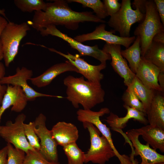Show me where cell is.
I'll use <instances>...</instances> for the list:
<instances>
[{
    "mask_svg": "<svg viewBox=\"0 0 164 164\" xmlns=\"http://www.w3.org/2000/svg\"><path fill=\"white\" fill-rule=\"evenodd\" d=\"M149 125L164 130V97L156 91L146 113Z\"/></svg>",
    "mask_w": 164,
    "mask_h": 164,
    "instance_id": "obj_21",
    "label": "cell"
},
{
    "mask_svg": "<svg viewBox=\"0 0 164 164\" xmlns=\"http://www.w3.org/2000/svg\"><path fill=\"white\" fill-rule=\"evenodd\" d=\"M46 3L45 10L34 12L31 21L27 23L39 31L50 25H61L73 30H77L80 22H91L104 23L91 12H79L72 10L67 0H55Z\"/></svg>",
    "mask_w": 164,
    "mask_h": 164,
    "instance_id": "obj_1",
    "label": "cell"
},
{
    "mask_svg": "<svg viewBox=\"0 0 164 164\" xmlns=\"http://www.w3.org/2000/svg\"><path fill=\"white\" fill-rule=\"evenodd\" d=\"M152 41L164 44V31H162L156 34L153 37Z\"/></svg>",
    "mask_w": 164,
    "mask_h": 164,
    "instance_id": "obj_39",
    "label": "cell"
},
{
    "mask_svg": "<svg viewBox=\"0 0 164 164\" xmlns=\"http://www.w3.org/2000/svg\"><path fill=\"white\" fill-rule=\"evenodd\" d=\"M0 106H1V103H0Z\"/></svg>",
    "mask_w": 164,
    "mask_h": 164,
    "instance_id": "obj_44",
    "label": "cell"
},
{
    "mask_svg": "<svg viewBox=\"0 0 164 164\" xmlns=\"http://www.w3.org/2000/svg\"><path fill=\"white\" fill-rule=\"evenodd\" d=\"M106 25L101 23L96 27L92 32L86 34L77 36L74 39L82 43L87 41L101 39L106 43L122 45L126 48L130 46L135 39L134 36L128 37H123L113 34L115 31L114 30L107 31L105 29Z\"/></svg>",
    "mask_w": 164,
    "mask_h": 164,
    "instance_id": "obj_13",
    "label": "cell"
},
{
    "mask_svg": "<svg viewBox=\"0 0 164 164\" xmlns=\"http://www.w3.org/2000/svg\"><path fill=\"white\" fill-rule=\"evenodd\" d=\"M32 75L33 71L32 70L24 67L21 68L18 67L16 69L15 74L12 75L4 77L1 80V83L2 85L19 86L22 88L28 101H33L39 97L63 98L61 96L41 93L35 90L27 83V81L32 78Z\"/></svg>",
    "mask_w": 164,
    "mask_h": 164,
    "instance_id": "obj_12",
    "label": "cell"
},
{
    "mask_svg": "<svg viewBox=\"0 0 164 164\" xmlns=\"http://www.w3.org/2000/svg\"><path fill=\"white\" fill-rule=\"evenodd\" d=\"M67 71L79 73L77 69L69 61L55 64L40 75L32 77L29 80L33 85L39 88L49 85L57 76Z\"/></svg>",
    "mask_w": 164,
    "mask_h": 164,
    "instance_id": "obj_19",
    "label": "cell"
},
{
    "mask_svg": "<svg viewBox=\"0 0 164 164\" xmlns=\"http://www.w3.org/2000/svg\"><path fill=\"white\" fill-rule=\"evenodd\" d=\"M39 46L66 58L77 69L79 73L82 75L89 81L99 84L103 79L104 75L101 71L106 67V63H101L97 65H92L81 58L78 54L73 55L68 52L67 54H65L53 48H49L43 45Z\"/></svg>",
    "mask_w": 164,
    "mask_h": 164,
    "instance_id": "obj_11",
    "label": "cell"
},
{
    "mask_svg": "<svg viewBox=\"0 0 164 164\" xmlns=\"http://www.w3.org/2000/svg\"><path fill=\"white\" fill-rule=\"evenodd\" d=\"M102 50L110 55L111 65L113 69L123 78L124 84L129 86L135 74L132 71L125 59L122 56L121 45L106 43Z\"/></svg>",
    "mask_w": 164,
    "mask_h": 164,
    "instance_id": "obj_15",
    "label": "cell"
},
{
    "mask_svg": "<svg viewBox=\"0 0 164 164\" xmlns=\"http://www.w3.org/2000/svg\"><path fill=\"white\" fill-rule=\"evenodd\" d=\"M63 84L67 87L66 98L75 108L80 104L84 109H91L104 101L105 92L101 83L85 80L83 76L69 75L64 78Z\"/></svg>",
    "mask_w": 164,
    "mask_h": 164,
    "instance_id": "obj_2",
    "label": "cell"
},
{
    "mask_svg": "<svg viewBox=\"0 0 164 164\" xmlns=\"http://www.w3.org/2000/svg\"><path fill=\"white\" fill-rule=\"evenodd\" d=\"M8 151L7 145L0 150V164H7Z\"/></svg>",
    "mask_w": 164,
    "mask_h": 164,
    "instance_id": "obj_38",
    "label": "cell"
},
{
    "mask_svg": "<svg viewBox=\"0 0 164 164\" xmlns=\"http://www.w3.org/2000/svg\"><path fill=\"white\" fill-rule=\"evenodd\" d=\"M26 115L23 113L19 114L14 122L7 121L5 125L0 127V136L7 143L15 148L23 151L25 153L29 150H34L28 142L25 134L24 124Z\"/></svg>",
    "mask_w": 164,
    "mask_h": 164,
    "instance_id": "obj_8",
    "label": "cell"
},
{
    "mask_svg": "<svg viewBox=\"0 0 164 164\" xmlns=\"http://www.w3.org/2000/svg\"><path fill=\"white\" fill-rule=\"evenodd\" d=\"M110 112L109 109L107 108H101L97 111L91 109H79L77 112V120L81 122H88L93 124L108 140L116 156L120 161V164H124L127 161V156L122 155L118 152L113 144L110 129L100 119V117Z\"/></svg>",
    "mask_w": 164,
    "mask_h": 164,
    "instance_id": "obj_10",
    "label": "cell"
},
{
    "mask_svg": "<svg viewBox=\"0 0 164 164\" xmlns=\"http://www.w3.org/2000/svg\"><path fill=\"white\" fill-rule=\"evenodd\" d=\"M132 148V153L130 159L131 162V164H139V162L137 159H134V148L132 146H131Z\"/></svg>",
    "mask_w": 164,
    "mask_h": 164,
    "instance_id": "obj_41",
    "label": "cell"
},
{
    "mask_svg": "<svg viewBox=\"0 0 164 164\" xmlns=\"http://www.w3.org/2000/svg\"><path fill=\"white\" fill-rule=\"evenodd\" d=\"M145 16L136 28L134 34L140 38L141 56L143 57L157 33L164 31L162 23L153 0H147Z\"/></svg>",
    "mask_w": 164,
    "mask_h": 164,
    "instance_id": "obj_3",
    "label": "cell"
},
{
    "mask_svg": "<svg viewBox=\"0 0 164 164\" xmlns=\"http://www.w3.org/2000/svg\"><path fill=\"white\" fill-rule=\"evenodd\" d=\"M46 116L43 114L40 113L33 121L34 130L40 140L39 151L48 161L57 162L58 145L52 137L51 130L46 128Z\"/></svg>",
    "mask_w": 164,
    "mask_h": 164,
    "instance_id": "obj_9",
    "label": "cell"
},
{
    "mask_svg": "<svg viewBox=\"0 0 164 164\" xmlns=\"http://www.w3.org/2000/svg\"><path fill=\"white\" fill-rule=\"evenodd\" d=\"M122 98L124 102V105L135 108L145 113L142 103L139 100L130 86L127 87V89L122 96Z\"/></svg>",
    "mask_w": 164,
    "mask_h": 164,
    "instance_id": "obj_29",
    "label": "cell"
},
{
    "mask_svg": "<svg viewBox=\"0 0 164 164\" xmlns=\"http://www.w3.org/2000/svg\"><path fill=\"white\" fill-rule=\"evenodd\" d=\"M129 86L142 103L146 113L157 91L147 87L136 76Z\"/></svg>",
    "mask_w": 164,
    "mask_h": 164,
    "instance_id": "obj_23",
    "label": "cell"
},
{
    "mask_svg": "<svg viewBox=\"0 0 164 164\" xmlns=\"http://www.w3.org/2000/svg\"><path fill=\"white\" fill-rule=\"evenodd\" d=\"M155 164H164V162H159L158 163H157Z\"/></svg>",
    "mask_w": 164,
    "mask_h": 164,
    "instance_id": "obj_43",
    "label": "cell"
},
{
    "mask_svg": "<svg viewBox=\"0 0 164 164\" xmlns=\"http://www.w3.org/2000/svg\"><path fill=\"white\" fill-rule=\"evenodd\" d=\"M142 57L164 71V44L152 41Z\"/></svg>",
    "mask_w": 164,
    "mask_h": 164,
    "instance_id": "obj_25",
    "label": "cell"
},
{
    "mask_svg": "<svg viewBox=\"0 0 164 164\" xmlns=\"http://www.w3.org/2000/svg\"><path fill=\"white\" fill-rule=\"evenodd\" d=\"M121 54L128 61L132 71L135 74L141 59L139 37L136 36L131 46L125 50H121Z\"/></svg>",
    "mask_w": 164,
    "mask_h": 164,
    "instance_id": "obj_24",
    "label": "cell"
},
{
    "mask_svg": "<svg viewBox=\"0 0 164 164\" xmlns=\"http://www.w3.org/2000/svg\"><path fill=\"white\" fill-rule=\"evenodd\" d=\"M147 1L146 0H134L131 5L133 8L138 9L142 13L145 14Z\"/></svg>",
    "mask_w": 164,
    "mask_h": 164,
    "instance_id": "obj_36",
    "label": "cell"
},
{
    "mask_svg": "<svg viewBox=\"0 0 164 164\" xmlns=\"http://www.w3.org/2000/svg\"><path fill=\"white\" fill-rule=\"evenodd\" d=\"M43 36L51 35L60 38L67 42L72 48L77 50L80 56H88L99 61L101 63H106L108 60H111L110 55L99 48L97 45L90 46L83 44L61 32L54 25H50L39 31Z\"/></svg>",
    "mask_w": 164,
    "mask_h": 164,
    "instance_id": "obj_7",
    "label": "cell"
},
{
    "mask_svg": "<svg viewBox=\"0 0 164 164\" xmlns=\"http://www.w3.org/2000/svg\"><path fill=\"white\" fill-rule=\"evenodd\" d=\"M68 164H84L85 153L78 146L76 142L63 147Z\"/></svg>",
    "mask_w": 164,
    "mask_h": 164,
    "instance_id": "obj_26",
    "label": "cell"
},
{
    "mask_svg": "<svg viewBox=\"0 0 164 164\" xmlns=\"http://www.w3.org/2000/svg\"><path fill=\"white\" fill-rule=\"evenodd\" d=\"M83 125L89 132L91 142L90 148L85 153L84 163L91 162L95 164H105L116 156L108 140L104 136H100V132L93 124L84 122Z\"/></svg>",
    "mask_w": 164,
    "mask_h": 164,
    "instance_id": "obj_5",
    "label": "cell"
},
{
    "mask_svg": "<svg viewBox=\"0 0 164 164\" xmlns=\"http://www.w3.org/2000/svg\"><path fill=\"white\" fill-rule=\"evenodd\" d=\"M8 156L7 164H23L26 153L22 150L14 147L7 143Z\"/></svg>",
    "mask_w": 164,
    "mask_h": 164,
    "instance_id": "obj_31",
    "label": "cell"
},
{
    "mask_svg": "<svg viewBox=\"0 0 164 164\" xmlns=\"http://www.w3.org/2000/svg\"><path fill=\"white\" fill-rule=\"evenodd\" d=\"M23 164H60L47 160L39 151L29 150L26 153Z\"/></svg>",
    "mask_w": 164,
    "mask_h": 164,
    "instance_id": "obj_30",
    "label": "cell"
},
{
    "mask_svg": "<svg viewBox=\"0 0 164 164\" xmlns=\"http://www.w3.org/2000/svg\"><path fill=\"white\" fill-rule=\"evenodd\" d=\"M158 80L163 93L164 91V71H160L158 76Z\"/></svg>",
    "mask_w": 164,
    "mask_h": 164,
    "instance_id": "obj_40",
    "label": "cell"
},
{
    "mask_svg": "<svg viewBox=\"0 0 164 164\" xmlns=\"http://www.w3.org/2000/svg\"><path fill=\"white\" fill-rule=\"evenodd\" d=\"M0 14L6 18L7 20H8L6 16L4 9H0Z\"/></svg>",
    "mask_w": 164,
    "mask_h": 164,
    "instance_id": "obj_42",
    "label": "cell"
},
{
    "mask_svg": "<svg viewBox=\"0 0 164 164\" xmlns=\"http://www.w3.org/2000/svg\"><path fill=\"white\" fill-rule=\"evenodd\" d=\"M119 10L110 16L108 23L115 32H119L120 36L128 37L132 25L136 22H141L145 14L141 13L138 9L133 10L130 0H122Z\"/></svg>",
    "mask_w": 164,
    "mask_h": 164,
    "instance_id": "obj_6",
    "label": "cell"
},
{
    "mask_svg": "<svg viewBox=\"0 0 164 164\" xmlns=\"http://www.w3.org/2000/svg\"><path fill=\"white\" fill-rule=\"evenodd\" d=\"M14 2L16 6L23 12L44 11L46 6V3L43 0H14Z\"/></svg>",
    "mask_w": 164,
    "mask_h": 164,
    "instance_id": "obj_27",
    "label": "cell"
},
{
    "mask_svg": "<svg viewBox=\"0 0 164 164\" xmlns=\"http://www.w3.org/2000/svg\"><path fill=\"white\" fill-rule=\"evenodd\" d=\"M30 29L27 22L18 24L9 21L2 30L0 39L3 59L6 67L14 60L18 53L21 41Z\"/></svg>",
    "mask_w": 164,
    "mask_h": 164,
    "instance_id": "obj_4",
    "label": "cell"
},
{
    "mask_svg": "<svg viewBox=\"0 0 164 164\" xmlns=\"http://www.w3.org/2000/svg\"><path fill=\"white\" fill-rule=\"evenodd\" d=\"M24 131L26 137L31 146L35 149L39 151L40 145L39 138L34 130L33 122L24 123Z\"/></svg>",
    "mask_w": 164,
    "mask_h": 164,
    "instance_id": "obj_32",
    "label": "cell"
},
{
    "mask_svg": "<svg viewBox=\"0 0 164 164\" xmlns=\"http://www.w3.org/2000/svg\"><path fill=\"white\" fill-rule=\"evenodd\" d=\"M123 107L127 111L125 116L119 117L114 113L110 112L109 115L105 120L112 130L122 135L124 133L122 129L126 126V124L129 120L132 119L145 125H146L148 123V120L145 118L146 116L145 113L127 106L123 105Z\"/></svg>",
    "mask_w": 164,
    "mask_h": 164,
    "instance_id": "obj_18",
    "label": "cell"
},
{
    "mask_svg": "<svg viewBox=\"0 0 164 164\" xmlns=\"http://www.w3.org/2000/svg\"><path fill=\"white\" fill-rule=\"evenodd\" d=\"M68 2H76L81 4L84 7L92 9L96 16L100 19L108 16L103 2L100 0H68Z\"/></svg>",
    "mask_w": 164,
    "mask_h": 164,
    "instance_id": "obj_28",
    "label": "cell"
},
{
    "mask_svg": "<svg viewBox=\"0 0 164 164\" xmlns=\"http://www.w3.org/2000/svg\"><path fill=\"white\" fill-rule=\"evenodd\" d=\"M153 1L161 22L164 26V0H154Z\"/></svg>",
    "mask_w": 164,
    "mask_h": 164,
    "instance_id": "obj_35",
    "label": "cell"
},
{
    "mask_svg": "<svg viewBox=\"0 0 164 164\" xmlns=\"http://www.w3.org/2000/svg\"><path fill=\"white\" fill-rule=\"evenodd\" d=\"M135 129L153 149L164 152V130L149 124Z\"/></svg>",
    "mask_w": 164,
    "mask_h": 164,
    "instance_id": "obj_22",
    "label": "cell"
},
{
    "mask_svg": "<svg viewBox=\"0 0 164 164\" xmlns=\"http://www.w3.org/2000/svg\"><path fill=\"white\" fill-rule=\"evenodd\" d=\"M5 68L4 64L0 62V103L1 104L3 97L6 91L7 86L2 85L1 81L5 75Z\"/></svg>",
    "mask_w": 164,
    "mask_h": 164,
    "instance_id": "obj_34",
    "label": "cell"
},
{
    "mask_svg": "<svg viewBox=\"0 0 164 164\" xmlns=\"http://www.w3.org/2000/svg\"><path fill=\"white\" fill-rule=\"evenodd\" d=\"M7 19L4 17L0 15V37L2 32L5 26L8 22ZM3 59V54L2 45L0 39V62Z\"/></svg>",
    "mask_w": 164,
    "mask_h": 164,
    "instance_id": "obj_37",
    "label": "cell"
},
{
    "mask_svg": "<svg viewBox=\"0 0 164 164\" xmlns=\"http://www.w3.org/2000/svg\"><path fill=\"white\" fill-rule=\"evenodd\" d=\"M103 2L108 16H110L120 9L121 4L118 0H104Z\"/></svg>",
    "mask_w": 164,
    "mask_h": 164,
    "instance_id": "obj_33",
    "label": "cell"
},
{
    "mask_svg": "<svg viewBox=\"0 0 164 164\" xmlns=\"http://www.w3.org/2000/svg\"><path fill=\"white\" fill-rule=\"evenodd\" d=\"M51 131L57 144L63 147L76 142L79 137L77 128L71 123L59 121L53 126Z\"/></svg>",
    "mask_w": 164,
    "mask_h": 164,
    "instance_id": "obj_20",
    "label": "cell"
},
{
    "mask_svg": "<svg viewBox=\"0 0 164 164\" xmlns=\"http://www.w3.org/2000/svg\"><path fill=\"white\" fill-rule=\"evenodd\" d=\"M140 136L135 129L128 131L124 136L131 142L134 149L135 156L139 155L142 160L141 164H155L164 162V155L158 153L155 150L150 147L146 144L140 142L138 137Z\"/></svg>",
    "mask_w": 164,
    "mask_h": 164,
    "instance_id": "obj_14",
    "label": "cell"
},
{
    "mask_svg": "<svg viewBox=\"0 0 164 164\" xmlns=\"http://www.w3.org/2000/svg\"><path fill=\"white\" fill-rule=\"evenodd\" d=\"M28 101L26 95L20 87L8 85L1 104L0 122L2 114L7 109L12 106V111L20 112L25 108Z\"/></svg>",
    "mask_w": 164,
    "mask_h": 164,
    "instance_id": "obj_16",
    "label": "cell"
},
{
    "mask_svg": "<svg viewBox=\"0 0 164 164\" xmlns=\"http://www.w3.org/2000/svg\"><path fill=\"white\" fill-rule=\"evenodd\" d=\"M161 71L158 67L141 56V60L135 74L147 87L163 93L158 80V76Z\"/></svg>",
    "mask_w": 164,
    "mask_h": 164,
    "instance_id": "obj_17",
    "label": "cell"
}]
</instances>
